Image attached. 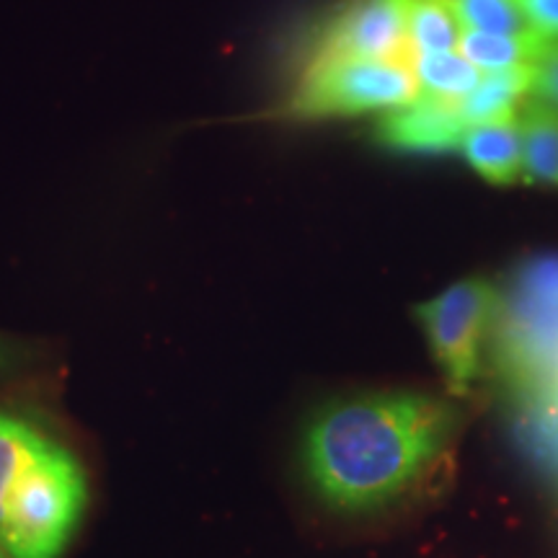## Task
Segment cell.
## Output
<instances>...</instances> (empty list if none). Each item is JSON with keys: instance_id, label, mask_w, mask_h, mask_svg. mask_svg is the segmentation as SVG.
I'll return each mask as SVG.
<instances>
[{"instance_id": "cell-1", "label": "cell", "mask_w": 558, "mask_h": 558, "mask_svg": "<svg viewBox=\"0 0 558 558\" xmlns=\"http://www.w3.org/2000/svg\"><path fill=\"white\" fill-rule=\"evenodd\" d=\"M448 403L418 393H378L326 407L305 429L303 463L331 507L375 509L409 492L442 456Z\"/></svg>"}, {"instance_id": "cell-2", "label": "cell", "mask_w": 558, "mask_h": 558, "mask_svg": "<svg viewBox=\"0 0 558 558\" xmlns=\"http://www.w3.org/2000/svg\"><path fill=\"white\" fill-rule=\"evenodd\" d=\"M488 354L514 393L558 401V254L533 256L499 288Z\"/></svg>"}, {"instance_id": "cell-3", "label": "cell", "mask_w": 558, "mask_h": 558, "mask_svg": "<svg viewBox=\"0 0 558 558\" xmlns=\"http://www.w3.org/2000/svg\"><path fill=\"white\" fill-rule=\"evenodd\" d=\"M88 486L78 458L41 437L5 499L0 548L11 558H60L86 509Z\"/></svg>"}, {"instance_id": "cell-4", "label": "cell", "mask_w": 558, "mask_h": 558, "mask_svg": "<svg viewBox=\"0 0 558 558\" xmlns=\"http://www.w3.org/2000/svg\"><path fill=\"white\" fill-rule=\"evenodd\" d=\"M418 96L411 60H324L308 62L292 90L284 117L300 122L393 111Z\"/></svg>"}, {"instance_id": "cell-5", "label": "cell", "mask_w": 558, "mask_h": 558, "mask_svg": "<svg viewBox=\"0 0 558 558\" xmlns=\"http://www.w3.org/2000/svg\"><path fill=\"white\" fill-rule=\"evenodd\" d=\"M497 300V284L486 277H469L414 308L418 326L429 341L432 357L456 396L469 393L481 375Z\"/></svg>"}, {"instance_id": "cell-6", "label": "cell", "mask_w": 558, "mask_h": 558, "mask_svg": "<svg viewBox=\"0 0 558 558\" xmlns=\"http://www.w3.org/2000/svg\"><path fill=\"white\" fill-rule=\"evenodd\" d=\"M407 9L409 0H349L320 29L311 62L411 60Z\"/></svg>"}, {"instance_id": "cell-7", "label": "cell", "mask_w": 558, "mask_h": 558, "mask_svg": "<svg viewBox=\"0 0 558 558\" xmlns=\"http://www.w3.org/2000/svg\"><path fill=\"white\" fill-rule=\"evenodd\" d=\"M471 124L465 122L460 101L435 99L418 94L407 107L386 111L380 117L378 140L403 153H448L458 150Z\"/></svg>"}, {"instance_id": "cell-8", "label": "cell", "mask_w": 558, "mask_h": 558, "mask_svg": "<svg viewBox=\"0 0 558 558\" xmlns=\"http://www.w3.org/2000/svg\"><path fill=\"white\" fill-rule=\"evenodd\" d=\"M460 153L481 179L494 186L522 181V132L520 109L497 120L478 122L460 140Z\"/></svg>"}, {"instance_id": "cell-9", "label": "cell", "mask_w": 558, "mask_h": 558, "mask_svg": "<svg viewBox=\"0 0 558 558\" xmlns=\"http://www.w3.org/2000/svg\"><path fill=\"white\" fill-rule=\"evenodd\" d=\"M522 184L558 186V109L527 96L520 104Z\"/></svg>"}, {"instance_id": "cell-10", "label": "cell", "mask_w": 558, "mask_h": 558, "mask_svg": "<svg viewBox=\"0 0 558 558\" xmlns=\"http://www.w3.org/2000/svg\"><path fill=\"white\" fill-rule=\"evenodd\" d=\"M554 39H546L543 34H486L463 29L460 34L458 52L473 65L494 73V70H509L520 65H538V60L546 54L548 45Z\"/></svg>"}, {"instance_id": "cell-11", "label": "cell", "mask_w": 558, "mask_h": 558, "mask_svg": "<svg viewBox=\"0 0 558 558\" xmlns=\"http://www.w3.org/2000/svg\"><path fill=\"white\" fill-rule=\"evenodd\" d=\"M411 68H414L418 94L435 96V99L460 101L478 88L484 81V70L465 60L456 52H435V54H411Z\"/></svg>"}, {"instance_id": "cell-12", "label": "cell", "mask_w": 558, "mask_h": 558, "mask_svg": "<svg viewBox=\"0 0 558 558\" xmlns=\"http://www.w3.org/2000/svg\"><path fill=\"white\" fill-rule=\"evenodd\" d=\"M460 34L463 26L450 0H409L407 39L411 54L456 52Z\"/></svg>"}, {"instance_id": "cell-13", "label": "cell", "mask_w": 558, "mask_h": 558, "mask_svg": "<svg viewBox=\"0 0 558 558\" xmlns=\"http://www.w3.org/2000/svg\"><path fill=\"white\" fill-rule=\"evenodd\" d=\"M460 26L486 34H533L518 0H450Z\"/></svg>"}, {"instance_id": "cell-14", "label": "cell", "mask_w": 558, "mask_h": 558, "mask_svg": "<svg viewBox=\"0 0 558 558\" xmlns=\"http://www.w3.org/2000/svg\"><path fill=\"white\" fill-rule=\"evenodd\" d=\"M41 437L45 435H39L32 424L0 411V525H3L5 499H9L13 481L26 460L32 458V452L37 450Z\"/></svg>"}, {"instance_id": "cell-15", "label": "cell", "mask_w": 558, "mask_h": 558, "mask_svg": "<svg viewBox=\"0 0 558 558\" xmlns=\"http://www.w3.org/2000/svg\"><path fill=\"white\" fill-rule=\"evenodd\" d=\"M530 96L558 109V39L550 41L546 54L535 65V81Z\"/></svg>"}, {"instance_id": "cell-16", "label": "cell", "mask_w": 558, "mask_h": 558, "mask_svg": "<svg viewBox=\"0 0 558 558\" xmlns=\"http://www.w3.org/2000/svg\"><path fill=\"white\" fill-rule=\"evenodd\" d=\"M530 26L546 39H558V0H518Z\"/></svg>"}, {"instance_id": "cell-17", "label": "cell", "mask_w": 558, "mask_h": 558, "mask_svg": "<svg viewBox=\"0 0 558 558\" xmlns=\"http://www.w3.org/2000/svg\"><path fill=\"white\" fill-rule=\"evenodd\" d=\"M0 558H11V556H9V554H5V550H3V548H0Z\"/></svg>"}]
</instances>
